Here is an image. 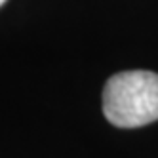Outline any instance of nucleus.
<instances>
[{
    "label": "nucleus",
    "instance_id": "2",
    "mask_svg": "<svg viewBox=\"0 0 158 158\" xmlns=\"http://www.w3.org/2000/svg\"><path fill=\"white\" fill-rule=\"evenodd\" d=\"M4 2H6V0H0V6H2V4H4Z\"/></svg>",
    "mask_w": 158,
    "mask_h": 158
},
{
    "label": "nucleus",
    "instance_id": "1",
    "mask_svg": "<svg viewBox=\"0 0 158 158\" xmlns=\"http://www.w3.org/2000/svg\"><path fill=\"white\" fill-rule=\"evenodd\" d=\"M103 112L118 128H139L158 120V74L151 71L112 74L103 88Z\"/></svg>",
    "mask_w": 158,
    "mask_h": 158
}]
</instances>
